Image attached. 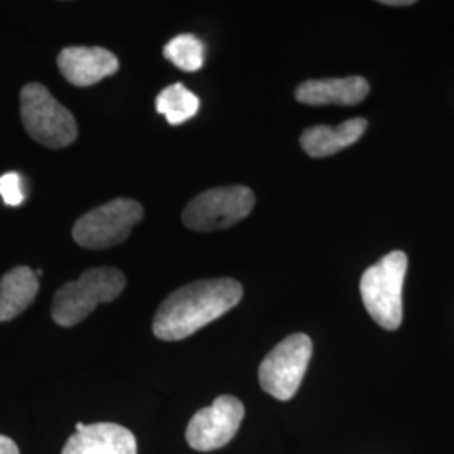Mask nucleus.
Masks as SVG:
<instances>
[{
	"mask_svg": "<svg viewBox=\"0 0 454 454\" xmlns=\"http://www.w3.org/2000/svg\"><path fill=\"white\" fill-rule=\"evenodd\" d=\"M137 439L127 427L114 422L76 424V433L66 441L63 454H137Z\"/></svg>",
	"mask_w": 454,
	"mask_h": 454,
	"instance_id": "9d476101",
	"label": "nucleus"
},
{
	"mask_svg": "<svg viewBox=\"0 0 454 454\" xmlns=\"http://www.w3.org/2000/svg\"><path fill=\"white\" fill-rule=\"evenodd\" d=\"M142 217L140 202L125 197L114 199L82 215L73 227V239L84 249H108L127 241Z\"/></svg>",
	"mask_w": 454,
	"mask_h": 454,
	"instance_id": "39448f33",
	"label": "nucleus"
},
{
	"mask_svg": "<svg viewBox=\"0 0 454 454\" xmlns=\"http://www.w3.org/2000/svg\"><path fill=\"white\" fill-rule=\"evenodd\" d=\"M243 298V286L232 278L200 279L170 293L153 318V335L165 341L184 340L215 322Z\"/></svg>",
	"mask_w": 454,
	"mask_h": 454,
	"instance_id": "f257e3e1",
	"label": "nucleus"
},
{
	"mask_svg": "<svg viewBox=\"0 0 454 454\" xmlns=\"http://www.w3.org/2000/svg\"><path fill=\"white\" fill-rule=\"evenodd\" d=\"M371 91L369 82L362 76H348V78H328V80H309L301 82L294 97L311 106H325V105H340L352 106L364 101Z\"/></svg>",
	"mask_w": 454,
	"mask_h": 454,
	"instance_id": "9b49d317",
	"label": "nucleus"
},
{
	"mask_svg": "<svg viewBox=\"0 0 454 454\" xmlns=\"http://www.w3.org/2000/svg\"><path fill=\"white\" fill-rule=\"evenodd\" d=\"M39 278L29 266H17L0 279V324L11 322L33 305Z\"/></svg>",
	"mask_w": 454,
	"mask_h": 454,
	"instance_id": "ddd939ff",
	"label": "nucleus"
},
{
	"mask_svg": "<svg viewBox=\"0 0 454 454\" xmlns=\"http://www.w3.org/2000/svg\"><path fill=\"white\" fill-rule=\"evenodd\" d=\"M380 4L384 5H390V7H397V5H412L414 2L412 0H382Z\"/></svg>",
	"mask_w": 454,
	"mask_h": 454,
	"instance_id": "a211bd4d",
	"label": "nucleus"
},
{
	"mask_svg": "<svg viewBox=\"0 0 454 454\" xmlns=\"http://www.w3.org/2000/svg\"><path fill=\"white\" fill-rule=\"evenodd\" d=\"M58 67L66 82L78 88H86L114 76L120 63L108 49L69 46L59 52Z\"/></svg>",
	"mask_w": 454,
	"mask_h": 454,
	"instance_id": "1a4fd4ad",
	"label": "nucleus"
},
{
	"mask_svg": "<svg viewBox=\"0 0 454 454\" xmlns=\"http://www.w3.org/2000/svg\"><path fill=\"white\" fill-rule=\"evenodd\" d=\"M204 43L194 34H179L163 48V56L187 73H195L204 66Z\"/></svg>",
	"mask_w": 454,
	"mask_h": 454,
	"instance_id": "2eb2a0df",
	"label": "nucleus"
},
{
	"mask_svg": "<svg viewBox=\"0 0 454 454\" xmlns=\"http://www.w3.org/2000/svg\"><path fill=\"white\" fill-rule=\"evenodd\" d=\"M0 454H20L16 442L7 436L0 434Z\"/></svg>",
	"mask_w": 454,
	"mask_h": 454,
	"instance_id": "f3484780",
	"label": "nucleus"
},
{
	"mask_svg": "<svg viewBox=\"0 0 454 454\" xmlns=\"http://www.w3.org/2000/svg\"><path fill=\"white\" fill-rule=\"evenodd\" d=\"M367 130V120L352 118L339 127L317 125L301 133V146L309 157L324 159L340 152L347 146L354 145Z\"/></svg>",
	"mask_w": 454,
	"mask_h": 454,
	"instance_id": "f8f14e48",
	"label": "nucleus"
},
{
	"mask_svg": "<svg viewBox=\"0 0 454 454\" xmlns=\"http://www.w3.org/2000/svg\"><path fill=\"white\" fill-rule=\"evenodd\" d=\"M127 285L125 275L116 268L86 270L76 281L63 285L52 300V320L59 326H74L101 303H112Z\"/></svg>",
	"mask_w": 454,
	"mask_h": 454,
	"instance_id": "f03ea898",
	"label": "nucleus"
},
{
	"mask_svg": "<svg viewBox=\"0 0 454 454\" xmlns=\"http://www.w3.org/2000/svg\"><path fill=\"white\" fill-rule=\"evenodd\" d=\"M406 273V253L392 251L365 270L360 279L364 307L373 322L384 330L394 332L403 324V288Z\"/></svg>",
	"mask_w": 454,
	"mask_h": 454,
	"instance_id": "7ed1b4c3",
	"label": "nucleus"
},
{
	"mask_svg": "<svg viewBox=\"0 0 454 454\" xmlns=\"http://www.w3.org/2000/svg\"><path fill=\"white\" fill-rule=\"evenodd\" d=\"M0 197L5 206L17 207L24 202L26 195L22 192L20 176L16 172H7L0 177Z\"/></svg>",
	"mask_w": 454,
	"mask_h": 454,
	"instance_id": "dca6fc26",
	"label": "nucleus"
},
{
	"mask_svg": "<svg viewBox=\"0 0 454 454\" xmlns=\"http://www.w3.org/2000/svg\"><path fill=\"white\" fill-rule=\"evenodd\" d=\"M313 354V343L305 333H293L279 341L260 365V384L278 401H290L298 392Z\"/></svg>",
	"mask_w": 454,
	"mask_h": 454,
	"instance_id": "423d86ee",
	"label": "nucleus"
},
{
	"mask_svg": "<svg viewBox=\"0 0 454 454\" xmlns=\"http://www.w3.org/2000/svg\"><path fill=\"white\" fill-rule=\"evenodd\" d=\"M155 108L167 118L170 125H182L197 114L200 108V99L182 82H176L160 91L155 99Z\"/></svg>",
	"mask_w": 454,
	"mask_h": 454,
	"instance_id": "4468645a",
	"label": "nucleus"
},
{
	"mask_svg": "<svg viewBox=\"0 0 454 454\" xmlns=\"http://www.w3.org/2000/svg\"><path fill=\"white\" fill-rule=\"evenodd\" d=\"M20 118L34 142L48 148H65L78 138V125L73 114L39 82L20 90Z\"/></svg>",
	"mask_w": 454,
	"mask_h": 454,
	"instance_id": "20e7f679",
	"label": "nucleus"
},
{
	"mask_svg": "<svg viewBox=\"0 0 454 454\" xmlns=\"http://www.w3.org/2000/svg\"><path fill=\"white\" fill-rule=\"evenodd\" d=\"M244 419L243 403L234 395H221L212 406L197 411L189 421L185 439L189 446L207 453L231 442Z\"/></svg>",
	"mask_w": 454,
	"mask_h": 454,
	"instance_id": "6e6552de",
	"label": "nucleus"
},
{
	"mask_svg": "<svg viewBox=\"0 0 454 454\" xmlns=\"http://www.w3.org/2000/svg\"><path fill=\"white\" fill-rule=\"evenodd\" d=\"M254 194L244 185H229L206 191L194 197L182 214L185 227L211 232L234 226L254 207Z\"/></svg>",
	"mask_w": 454,
	"mask_h": 454,
	"instance_id": "0eeeda50",
	"label": "nucleus"
}]
</instances>
